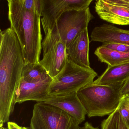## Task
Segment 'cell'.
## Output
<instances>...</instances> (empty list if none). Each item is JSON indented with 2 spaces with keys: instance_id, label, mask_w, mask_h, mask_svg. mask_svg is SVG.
I'll return each mask as SVG.
<instances>
[{
  "instance_id": "obj_23",
  "label": "cell",
  "mask_w": 129,
  "mask_h": 129,
  "mask_svg": "<svg viewBox=\"0 0 129 129\" xmlns=\"http://www.w3.org/2000/svg\"><path fill=\"white\" fill-rule=\"evenodd\" d=\"M124 96H125V99H126L127 107H128V109H129V97L127 96L126 95H125Z\"/></svg>"
},
{
  "instance_id": "obj_24",
  "label": "cell",
  "mask_w": 129,
  "mask_h": 129,
  "mask_svg": "<svg viewBox=\"0 0 129 129\" xmlns=\"http://www.w3.org/2000/svg\"><path fill=\"white\" fill-rule=\"evenodd\" d=\"M0 129H7L6 127H4L3 126L0 127Z\"/></svg>"
},
{
  "instance_id": "obj_11",
  "label": "cell",
  "mask_w": 129,
  "mask_h": 129,
  "mask_svg": "<svg viewBox=\"0 0 129 129\" xmlns=\"http://www.w3.org/2000/svg\"><path fill=\"white\" fill-rule=\"evenodd\" d=\"M52 78L35 83L26 82L21 78L16 93V103H21L28 101L43 102L49 96V89Z\"/></svg>"
},
{
  "instance_id": "obj_25",
  "label": "cell",
  "mask_w": 129,
  "mask_h": 129,
  "mask_svg": "<svg viewBox=\"0 0 129 129\" xmlns=\"http://www.w3.org/2000/svg\"><path fill=\"white\" fill-rule=\"evenodd\" d=\"M126 95L127 96H128V97H129V92L128 93H127V94Z\"/></svg>"
},
{
  "instance_id": "obj_19",
  "label": "cell",
  "mask_w": 129,
  "mask_h": 129,
  "mask_svg": "<svg viewBox=\"0 0 129 129\" xmlns=\"http://www.w3.org/2000/svg\"><path fill=\"white\" fill-rule=\"evenodd\" d=\"M102 46L106 49L114 51L123 52H129V45L122 44L109 43L103 44Z\"/></svg>"
},
{
  "instance_id": "obj_14",
  "label": "cell",
  "mask_w": 129,
  "mask_h": 129,
  "mask_svg": "<svg viewBox=\"0 0 129 129\" xmlns=\"http://www.w3.org/2000/svg\"><path fill=\"white\" fill-rule=\"evenodd\" d=\"M129 78V62L114 66H108L103 74L93 83L103 85H111L124 83Z\"/></svg>"
},
{
  "instance_id": "obj_8",
  "label": "cell",
  "mask_w": 129,
  "mask_h": 129,
  "mask_svg": "<svg viewBox=\"0 0 129 129\" xmlns=\"http://www.w3.org/2000/svg\"><path fill=\"white\" fill-rule=\"evenodd\" d=\"M41 23L45 35L54 28L57 19L65 12L89 8L93 0H41Z\"/></svg>"
},
{
  "instance_id": "obj_18",
  "label": "cell",
  "mask_w": 129,
  "mask_h": 129,
  "mask_svg": "<svg viewBox=\"0 0 129 129\" xmlns=\"http://www.w3.org/2000/svg\"><path fill=\"white\" fill-rule=\"evenodd\" d=\"M117 108L121 115L129 127V109L124 96L121 98Z\"/></svg>"
},
{
  "instance_id": "obj_15",
  "label": "cell",
  "mask_w": 129,
  "mask_h": 129,
  "mask_svg": "<svg viewBox=\"0 0 129 129\" xmlns=\"http://www.w3.org/2000/svg\"><path fill=\"white\" fill-rule=\"evenodd\" d=\"M94 54L101 62L109 66L129 62V52L114 51L101 46L95 50Z\"/></svg>"
},
{
  "instance_id": "obj_20",
  "label": "cell",
  "mask_w": 129,
  "mask_h": 129,
  "mask_svg": "<svg viewBox=\"0 0 129 129\" xmlns=\"http://www.w3.org/2000/svg\"><path fill=\"white\" fill-rule=\"evenodd\" d=\"M129 92V78L125 81L123 84L120 91L121 97L126 95Z\"/></svg>"
},
{
  "instance_id": "obj_1",
  "label": "cell",
  "mask_w": 129,
  "mask_h": 129,
  "mask_svg": "<svg viewBox=\"0 0 129 129\" xmlns=\"http://www.w3.org/2000/svg\"><path fill=\"white\" fill-rule=\"evenodd\" d=\"M0 34V127H2L9 122L14 111L25 62L15 33L9 28L1 30Z\"/></svg>"
},
{
  "instance_id": "obj_6",
  "label": "cell",
  "mask_w": 129,
  "mask_h": 129,
  "mask_svg": "<svg viewBox=\"0 0 129 129\" xmlns=\"http://www.w3.org/2000/svg\"><path fill=\"white\" fill-rule=\"evenodd\" d=\"M93 18L89 8L81 10H68L57 19L52 30L58 33L67 47L78 34L87 28Z\"/></svg>"
},
{
  "instance_id": "obj_4",
  "label": "cell",
  "mask_w": 129,
  "mask_h": 129,
  "mask_svg": "<svg viewBox=\"0 0 129 129\" xmlns=\"http://www.w3.org/2000/svg\"><path fill=\"white\" fill-rule=\"evenodd\" d=\"M97 76L96 72L91 68H82L67 59L61 71L52 78L49 95L77 92L81 88L93 83Z\"/></svg>"
},
{
  "instance_id": "obj_13",
  "label": "cell",
  "mask_w": 129,
  "mask_h": 129,
  "mask_svg": "<svg viewBox=\"0 0 129 129\" xmlns=\"http://www.w3.org/2000/svg\"><path fill=\"white\" fill-rule=\"evenodd\" d=\"M90 38L92 41L103 44L114 43L129 46V30L121 29L113 25L103 24L93 29Z\"/></svg>"
},
{
  "instance_id": "obj_3",
  "label": "cell",
  "mask_w": 129,
  "mask_h": 129,
  "mask_svg": "<svg viewBox=\"0 0 129 129\" xmlns=\"http://www.w3.org/2000/svg\"><path fill=\"white\" fill-rule=\"evenodd\" d=\"M123 83L103 85L92 83L78 91L87 116L103 117L114 112L122 97L120 91Z\"/></svg>"
},
{
  "instance_id": "obj_10",
  "label": "cell",
  "mask_w": 129,
  "mask_h": 129,
  "mask_svg": "<svg viewBox=\"0 0 129 129\" xmlns=\"http://www.w3.org/2000/svg\"><path fill=\"white\" fill-rule=\"evenodd\" d=\"M43 102L59 108L80 124L85 120L86 112L76 92L66 95H49Z\"/></svg>"
},
{
  "instance_id": "obj_16",
  "label": "cell",
  "mask_w": 129,
  "mask_h": 129,
  "mask_svg": "<svg viewBox=\"0 0 129 129\" xmlns=\"http://www.w3.org/2000/svg\"><path fill=\"white\" fill-rule=\"evenodd\" d=\"M50 77H51L40 62L25 64L22 72V78L28 83H37Z\"/></svg>"
},
{
  "instance_id": "obj_7",
  "label": "cell",
  "mask_w": 129,
  "mask_h": 129,
  "mask_svg": "<svg viewBox=\"0 0 129 129\" xmlns=\"http://www.w3.org/2000/svg\"><path fill=\"white\" fill-rule=\"evenodd\" d=\"M43 58L40 62L53 78L61 71L67 60L66 46L55 31L45 35L42 43Z\"/></svg>"
},
{
  "instance_id": "obj_2",
  "label": "cell",
  "mask_w": 129,
  "mask_h": 129,
  "mask_svg": "<svg viewBox=\"0 0 129 129\" xmlns=\"http://www.w3.org/2000/svg\"><path fill=\"white\" fill-rule=\"evenodd\" d=\"M8 19L22 50L25 64L40 62L41 12L26 8L23 0H8Z\"/></svg>"
},
{
  "instance_id": "obj_21",
  "label": "cell",
  "mask_w": 129,
  "mask_h": 129,
  "mask_svg": "<svg viewBox=\"0 0 129 129\" xmlns=\"http://www.w3.org/2000/svg\"><path fill=\"white\" fill-rule=\"evenodd\" d=\"M7 129H30V127H25L19 126L16 123L12 121L7 123Z\"/></svg>"
},
{
  "instance_id": "obj_9",
  "label": "cell",
  "mask_w": 129,
  "mask_h": 129,
  "mask_svg": "<svg viewBox=\"0 0 129 129\" xmlns=\"http://www.w3.org/2000/svg\"><path fill=\"white\" fill-rule=\"evenodd\" d=\"M95 10L101 19L113 24L129 25V7L115 3L114 0H98Z\"/></svg>"
},
{
  "instance_id": "obj_5",
  "label": "cell",
  "mask_w": 129,
  "mask_h": 129,
  "mask_svg": "<svg viewBox=\"0 0 129 129\" xmlns=\"http://www.w3.org/2000/svg\"><path fill=\"white\" fill-rule=\"evenodd\" d=\"M80 123L62 109L44 102L34 106L30 129H79Z\"/></svg>"
},
{
  "instance_id": "obj_12",
  "label": "cell",
  "mask_w": 129,
  "mask_h": 129,
  "mask_svg": "<svg viewBox=\"0 0 129 129\" xmlns=\"http://www.w3.org/2000/svg\"><path fill=\"white\" fill-rule=\"evenodd\" d=\"M89 43L87 28L78 34L66 47L67 59L82 68H90Z\"/></svg>"
},
{
  "instance_id": "obj_22",
  "label": "cell",
  "mask_w": 129,
  "mask_h": 129,
  "mask_svg": "<svg viewBox=\"0 0 129 129\" xmlns=\"http://www.w3.org/2000/svg\"><path fill=\"white\" fill-rule=\"evenodd\" d=\"M79 129H99V128L94 127L91 124L88 122H86L84 124L83 127H80Z\"/></svg>"
},
{
  "instance_id": "obj_17",
  "label": "cell",
  "mask_w": 129,
  "mask_h": 129,
  "mask_svg": "<svg viewBox=\"0 0 129 129\" xmlns=\"http://www.w3.org/2000/svg\"><path fill=\"white\" fill-rule=\"evenodd\" d=\"M101 126L102 129H129L118 108L102 121Z\"/></svg>"
}]
</instances>
